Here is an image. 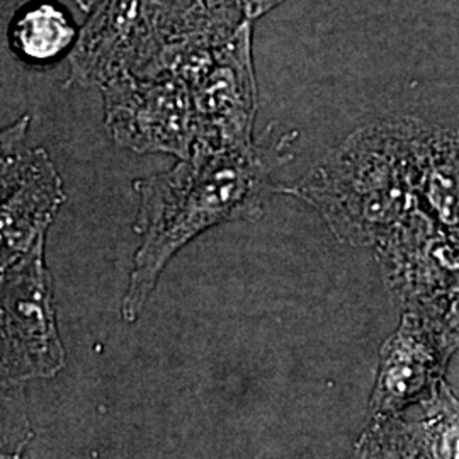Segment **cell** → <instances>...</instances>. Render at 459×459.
<instances>
[{
    "mask_svg": "<svg viewBox=\"0 0 459 459\" xmlns=\"http://www.w3.org/2000/svg\"><path fill=\"white\" fill-rule=\"evenodd\" d=\"M264 145L212 148L195 145L172 169L136 179L140 196L134 231L142 242L133 257L121 316L133 324L147 305L165 265L206 230L263 218L269 191Z\"/></svg>",
    "mask_w": 459,
    "mask_h": 459,
    "instance_id": "6da1fadb",
    "label": "cell"
},
{
    "mask_svg": "<svg viewBox=\"0 0 459 459\" xmlns=\"http://www.w3.org/2000/svg\"><path fill=\"white\" fill-rule=\"evenodd\" d=\"M170 72L182 77L191 89L196 109V145H254L257 83L247 33L216 48L184 47L174 56Z\"/></svg>",
    "mask_w": 459,
    "mask_h": 459,
    "instance_id": "7a4b0ae2",
    "label": "cell"
},
{
    "mask_svg": "<svg viewBox=\"0 0 459 459\" xmlns=\"http://www.w3.org/2000/svg\"><path fill=\"white\" fill-rule=\"evenodd\" d=\"M104 125L119 147L191 157L197 140L195 100L174 72L123 75L100 87Z\"/></svg>",
    "mask_w": 459,
    "mask_h": 459,
    "instance_id": "3957f363",
    "label": "cell"
},
{
    "mask_svg": "<svg viewBox=\"0 0 459 459\" xmlns=\"http://www.w3.org/2000/svg\"><path fill=\"white\" fill-rule=\"evenodd\" d=\"M45 242L2 267L4 377L9 381L51 377L64 366Z\"/></svg>",
    "mask_w": 459,
    "mask_h": 459,
    "instance_id": "277c9868",
    "label": "cell"
},
{
    "mask_svg": "<svg viewBox=\"0 0 459 459\" xmlns=\"http://www.w3.org/2000/svg\"><path fill=\"white\" fill-rule=\"evenodd\" d=\"M30 116L2 132V267L47 238L65 203L64 181L47 150L28 143Z\"/></svg>",
    "mask_w": 459,
    "mask_h": 459,
    "instance_id": "5b68a950",
    "label": "cell"
},
{
    "mask_svg": "<svg viewBox=\"0 0 459 459\" xmlns=\"http://www.w3.org/2000/svg\"><path fill=\"white\" fill-rule=\"evenodd\" d=\"M437 356L413 328L403 327L386 347L377 375L373 409L377 413L398 411L432 385Z\"/></svg>",
    "mask_w": 459,
    "mask_h": 459,
    "instance_id": "8992f818",
    "label": "cell"
},
{
    "mask_svg": "<svg viewBox=\"0 0 459 459\" xmlns=\"http://www.w3.org/2000/svg\"><path fill=\"white\" fill-rule=\"evenodd\" d=\"M75 38L65 13L55 4H36L24 9L11 28V43L30 64L58 60Z\"/></svg>",
    "mask_w": 459,
    "mask_h": 459,
    "instance_id": "52a82bcc",
    "label": "cell"
},
{
    "mask_svg": "<svg viewBox=\"0 0 459 459\" xmlns=\"http://www.w3.org/2000/svg\"><path fill=\"white\" fill-rule=\"evenodd\" d=\"M439 459H459V407L443 411L434 432Z\"/></svg>",
    "mask_w": 459,
    "mask_h": 459,
    "instance_id": "ba28073f",
    "label": "cell"
},
{
    "mask_svg": "<svg viewBox=\"0 0 459 459\" xmlns=\"http://www.w3.org/2000/svg\"><path fill=\"white\" fill-rule=\"evenodd\" d=\"M392 446L394 444L388 436H383L379 434V430H375L366 439V459H398V453Z\"/></svg>",
    "mask_w": 459,
    "mask_h": 459,
    "instance_id": "9c48e42d",
    "label": "cell"
}]
</instances>
